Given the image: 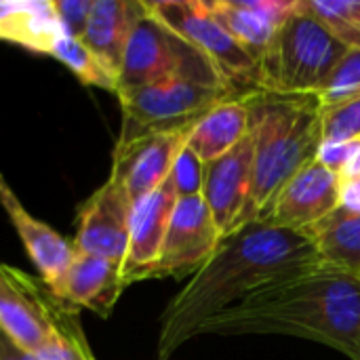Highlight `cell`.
<instances>
[{
  "label": "cell",
  "mask_w": 360,
  "mask_h": 360,
  "mask_svg": "<svg viewBox=\"0 0 360 360\" xmlns=\"http://www.w3.org/2000/svg\"><path fill=\"white\" fill-rule=\"evenodd\" d=\"M300 0H215L207 2L224 30L257 61Z\"/></svg>",
  "instance_id": "17"
},
{
  "label": "cell",
  "mask_w": 360,
  "mask_h": 360,
  "mask_svg": "<svg viewBox=\"0 0 360 360\" xmlns=\"http://www.w3.org/2000/svg\"><path fill=\"white\" fill-rule=\"evenodd\" d=\"M219 243L221 234L202 194L177 198L158 264L150 278L194 276L211 259Z\"/></svg>",
  "instance_id": "8"
},
{
  "label": "cell",
  "mask_w": 360,
  "mask_h": 360,
  "mask_svg": "<svg viewBox=\"0 0 360 360\" xmlns=\"http://www.w3.org/2000/svg\"><path fill=\"white\" fill-rule=\"evenodd\" d=\"M255 139L253 177L240 228L259 219L287 181L323 146V97L257 91L245 95ZM238 228V230H240Z\"/></svg>",
  "instance_id": "3"
},
{
  "label": "cell",
  "mask_w": 360,
  "mask_h": 360,
  "mask_svg": "<svg viewBox=\"0 0 360 360\" xmlns=\"http://www.w3.org/2000/svg\"><path fill=\"white\" fill-rule=\"evenodd\" d=\"M0 205L4 213L8 215L13 228L17 230L30 262L40 274V281L46 287L55 285L63 276V272L70 268L72 259L76 257L74 243L65 240L49 224L36 219L23 207V202L19 200V196L8 186L2 173H0Z\"/></svg>",
  "instance_id": "16"
},
{
  "label": "cell",
  "mask_w": 360,
  "mask_h": 360,
  "mask_svg": "<svg viewBox=\"0 0 360 360\" xmlns=\"http://www.w3.org/2000/svg\"><path fill=\"white\" fill-rule=\"evenodd\" d=\"M55 15L61 27V34L82 40L91 15L93 0H53Z\"/></svg>",
  "instance_id": "28"
},
{
  "label": "cell",
  "mask_w": 360,
  "mask_h": 360,
  "mask_svg": "<svg viewBox=\"0 0 360 360\" xmlns=\"http://www.w3.org/2000/svg\"><path fill=\"white\" fill-rule=\"evenodd\" d=\"M177 190L169 175V179L156 188L152 194L133 205L131 228H129V249L122 264L124 285H133L137 281H146L152 276L162 243L169 230V221L173 209L177 205Z\"/></svg>",
  "instance_id": "14"
},
{
  "label": "cell",
  "mask_w": 360,
  "mask_h": 360,
  "mask_svg": "<svg viewBox=\"0 0 360 360\" xmlns=\"http://www.w3.org/2000/svg\"><path fill=\"white\" fill-rule=\"evenodd\" d=\"M304 6L350 51L360 49V0H304Z\"/></svg>",
  "instance_id": "24"
},
{
  "label": "cell",
  "mask_w": 360,
  "mask_h": 360,
  "mask_svg": "<svg viewBox=\"0 0 360 360\" xmlns=\"http://www.w3.org/2000/svg\"><path fill=\"white\" fill-rule=\"evenodd\" d=\"M51 57L63 63L80 82L118 93V74L112 72L82 40L61 34L51 49Z\"/></svg>",
  "instance_id": "22"
},
{
  "label": "cell",
  "mask_w": 360,
  "mask_h": 360,
  "mask_svg": "<svg viewBox=\"0 0 360 360\" xmlns=\"http://www.w3.org/2000/svg\"><path fill=\"white\" fill-rule=\"evenodd\" d=\"M323 101H340L348 97H360V49L348 51L338 65L331 82L321 95Z\"/></svg>",
  "instance_id": "26"
},
{
  "label": "cell",
  "mask_w": 360,
  "mask_h": 360,
  "mask_svg": "<svg viewBox=\"0 0 360 360\" xmlns=\"http://www.w3.org/2000/svg\"><path fill=\"white\" fill-rule=\"evenodd\" d=\"M340 173L316 158L287 181L259 221L287 230H308L340 207Z\"/></svg>",
  "instance_id": "11"
},
{
  "label": "cell",
  "mask_w": 360,
  "mask_h": 360,
  "mask_svg": "<svg viewBox=\"0 0 360 360\" xmlns=\"http://www.w3.org/2000/svg\"><path fill=\"white\" fill-rule=\"evenodd\" d=\"M360 148V141H350V143H323L319 152V160L329 167L335 173H342V169L348 165V160L354 156V152Z\"/></svg>",
  "instance_id": "29"
},
{
  "label": "cell",
  "mask_w": 360,
  "mask_h": 360,
  "mask_svg": "<svg viewBox=\"0 0 360 360\" xmlns=\"http://www.w3.org/2000/svg\"><path fill=\"white\" fill-rule=\"evenodd\" d=\"M146 4L154 17L213 61L234 95L245 97L259 91V61L224 30L207 2L160 0Z\"/></svg>",
  "instance_id": "7"
},
{
  "label": "cell",
  "mask_w": 360,
  "mask_h": 360,
  "mask_svg": "<svg viewBox=\"0 0 360 360\" xmlns=\"http://www.w3.org/2000/svg\"><path fill=\"white\" fill-rule=\"evenodd\" d=\"M293 335L360 360V278L319 264L205 321L200 335Z\"/></svg>",
  "instance_id": "2"
},
{
  "label": "cell",
  "mask_w": 360,
  "mask_h": 360,
  "mask_svg": "<svg viewBox=\"0 0 360 360\" xmlns=\"http://www.w3.org/2000/svg\"><path fill=\"white\" fill-rule=\"evenodd\" d=\"M342 179H360V148L354 152V156L348 160V165L340 173Z\"/></svg>",
  "instance_id": "31"
},
{
  "label": "cell",
  "mask_w": 360,
  "mask_h": 360,
  "mask_svg": "<svg viewBox=\"0 0 360 360\" xmlns=\"http://www.w3.org/2000/svg\"><path fill=\"white\" fill-rule=\"evenodd\" d=\"M171 179L175 184L177 196H198L202 194V179H205V162L186 146L175 160L171 171Z\"/></svg>",
  "instance_id": "27"
},
{
  "label": "cell",
  "mask_w": 360,
  "mask_h": 360,
  "mask_svg": "<svg viewBox=\"0 0 360 360\" xmlns=\"http://www.w3.org/2000/svg\"><path fill=\"white\" fill-rule=\"evenodd\" d=\"M255 139L249 127L245 139L228 154L205 165L202 198L221 234L230 236L240 228L253 177Z\"/></svg>",
  "instance_id": "12"
},
{
  "label": "cell",
  "mask_w": 360,
  "mask_h": 360,
  "mask_svg": "<svg viewBox=\"0 0 360 360\" xmlns=\"http://www.w3.org/2000/svg\"><path fill=\"white\" fill-rule=\"evenodd\" d=\"M348 46L300 0L259 57V91L323 95Z\"/></svg>",
  "instance_id": "4"
},
{
  "label": "cell",
  "mask_w": 360,
  "mask_h": 360,
  "mask_svg": "<svg viewBox=\"0 0 360 360\" xmlns=\"http://www.w3.org/2000/svg\"><path fill=\"white\" fill-rule=\"evenodd\" d=\"M306 232L321 264L360 278V213L340 205Z\"/></svg>",
  "instance_id": "21"
},
{
  "label": "cell",
  "mask_w": 360,
  "mask_h": 360,
  "mask_svg": "<svg viewBox=\"0 0 360 360\" xmlns=\"http://www.w3.org/2000/svg\"><path fill=\"white\" fill-rule=\"evenodd\" d=\"M59 302L46 285H38L21 270L0 264V331L34 354L46 340Z\"/></svg>",
  "instance_id": "10"
},
{
  "label": "cell",
  "mask_w": 360,
  "mask_h": 360,
  "mask_svg": "<svg viewBox=\"0 0 360 360\" xmlns=\"http://www.w3.org/2000/svg\"><path fill=\"white\" fill-rule=\"evenodd\" d=\"M314 243L306 230L251 221L221 238L211 259L171 300L162 312L158 356L167 360L196 329L247 295L319 266Z\"/></svg>",
  "instance_id": "1"
},
{
  "label": "cell",
  "mask_w": 360,
  "mask_h": 360,
  "mask_svg": "<svg viewBox=\"0 0 360 360\" xmlns=\"http://www.w3.org/2000/svg\"><path fill=\"white\" fill-rule=\"evenodd\" d=\"M133 202L124 186L112 175L80 207L74 249L116 264H124L129 249Z\"/></svg>",
  "instance_id": "9"
},
{
  "label": "cell",
  "mask_w": 360,
  "mask_h": 360,
  "mask_svg": "<svg viewBox=\"0 0 360 360\" xmlns=\"http://www.w3.org/2000/svg\"><path fill=\"white\" fill-rule=\"evenodd\" d=\"M190 133L192 129L150 135L129 146L114 148L110 175L124 186L133 205H137L169 179L177 156L188 146Z\"/></svg>",
  "instance_id": "13"
},
{
  "label": "cell",
  "mask_w": 360,
  "mask_h": 360,
  "mask_svg": "<svg viewBox=\"0 0 360 360\" xmlns=\"http://www.w3.org/2000/svg\"><path fill=\"white\" fill-rule=\"evenodd\" d=\"M59 36L53 0H0V40L51 55Z\"/></svg>",
  "instance_id": "19"
},
{
  "label": "cell",
  "mask_w": 360,
  "mask_h": 360,
  "mask_svg": "<svg viewBox=\"0 0 360 360\" xmlns=\"http://www.w3.org/2000/svg\"><path fill=\"white\" fill-rule=\"evenodd\" d=\"M146 11L141 0H93L82 42L112 72L120 74L127 44Z\"/></svg>",
  "instance_id": "18"
},
{
  "label": "cell",
  "mask_w": 360,
  "mask_h": 360,
  "mask_svg": "<svg viewBox=\"0 0 360 360\" xmlns=\"http://www.w3.org/2000/svg\"><path fill=\"white\" fill-rule=\"evenodd\" d=\"M36 360H95L86 340L84 331L78 323L76 310L63 306L59 302V308L55 312L53 327L46 335V340L38 346L34 352Z\"/></svg>",
  "instance_id": "23"
},
{
  "label": "cell",
  "mask_w": 360,
  "mask_h": 360,
  "mask_svg": "<svg viewBox=\"0 0 360 360\" xmlns=\"http://www.w3.org/2000/svg\"><path fill=\"white\" fill-rule=\"evenodd\" d=\"M173 78L228 89L213 61L171 27H167L148 8L137 21L127 44L118 74V93Z\"/></svg>",
  "instance_id": "6"
},
{
  "label": "cell",
  "mask_w": 360,
  "mask_h": 360,
  "mask_svg": "<svg viewBox=\"0 0 360 360\" xmlns=\"http://www.w3.org/2000/svg\"><path fill=\"white\" fill-rule=\"evenodd\" d=\"M249 124L251 114L245 97L226 99L194 124L188 148L207 165L236 148L249 133Z\"/></svg>",
  "instance_id": "20"
},
{
  "label": "cell",
  "mask_w": 360,
  "mask_h": 360,
  "mask_svg": "<svg viewBox=\"0 0 360 360\" xmlns=\"http://www.w3.org/2000/svg\"><path fill=\"white\" fill-rule=\"evenodd\" d=\"M116 97L120 101L122 124L114 148H122L150 135L194 129L209 110L238 95L226 86H209L173 78L122 91Z\"/></svg>",
  "instance_id": "5"
},
{
  "label": "cell",
  "mask_w": 360,
  "mask_h": 360,
  "mask_svg": "<svg viewBox=\"0 0 360 360\" xmlns=\"http://www.w3.org/2000/svg\"><path fill=\"white\" fill-rule=\"evenodd\" d=\"M0 360H36L34 354L17 346L6 333L0 331Z\"/></svg>",
  "instance_id": "30"
},
{
  "label": "cell",
  "mask_w": 360,
  "mask_h": 360,
  "mask_svg": "<svg viewBox=\"0 0 360 360\" xmlns=\"http://www.w3.org/2000/svg\"><path fill=\"white\" fill-rule=\"evenodd\" d=\"M124 287L122 264L76 251L63 276L46 289L57 302L72 310L89 308L101 316H110Z\"/></svg>",
  "instance_id": "15"
},
{
  "label": "cell",
  "mask_w": 360,
  "mask_h": 360,
  "mask_svg": "<svg viewBox=\"0 0 360 360\" xmlns=\"http://www.w3.org/2000/svg\"><path fill=\"white\" fill-rule=\"evenodd\" d=\"M360 141V97L323 101V143Z\"/></svg>",
  "instance_id": "25"
}]
</instances>
